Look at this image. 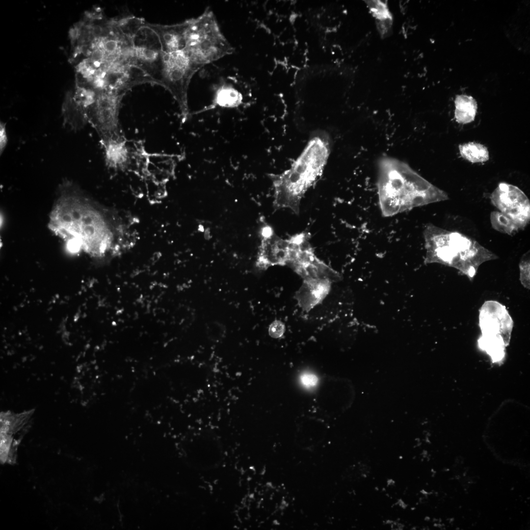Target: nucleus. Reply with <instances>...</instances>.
Segmentation results:
<instances>
[{"mask_svg":"<svg viewBox=\"0 0 530 530\" xmlns=\"http://www.w3.org/2000/svg\"><path fill=\"white\" fill-rule=\"evenodd\" d=\"M48 227L72 251L100 257L114 247L113 231L105 217L69 183L63 185L50 213Z\"/></svg>","mask_w":530,"mask_h":530,"instance_id":"1","label":"nucleus"},{"mask_svg":"<svg viewBox=\"0 0 530 530\" xmlns=\"http://www.w3.org/2000/svg\"><path fill=\"white\" fill-rule=\"evenodd\" d=\"M330 152L328 137L316 134L310 138L289 167L280 173L269 175L275 210L288 209L299 213L301 200L322 175Z\"/></svg>","mask_w":530,"mask_h":530,"instance_id":"2","label":"nucleus"},{"mask_svg":"<svg viewBox=\"0 0 530 530\" xmlns=\"http://www.w3.org/2000/svg\"><path fill=\"white\" fill-rule=\"evenodd\" d=\"M378 167V202L383 216L410 210L440 194L404 162L384 157L379 160Z\"/></svg>","mask_w":530,"mask_h":530,"instance_id":"3","label":"nucleus"},{"mask_svg":"<svg viewBox=\"0 0 530 530\" xmlns=\"http://www.w3.org/2000/svg\"><path fill=\"white\" fill-rule=\"evenodd\" d=\"M183 51L203 67L232 53L234 48L221 31L212 11L207 9L197 18L189 19Z\"/></svg>","mask_w":530,"mask_h":530,"instance_id":"4","label":"nucleus"},{"mask_svg":"<svg viewBox=\"0 0 530 530\" xmlns=\"http://www.w3.org/2000/svg\"><path fill=\"white\" fill-rule=\"evenodd\" d=\"M259 235L261 240L255 267L260 271L276 265L288 266L310 239L309 234L305 232L282 238L267 224L261 227Z\"/></svg>","mask_w":530,"mask_h":530,"instance_id":"5","label":"nucleus"},{"mask_svg":"<svg viewBox=\"0 0 530 530\" xmlns=\"http://www.w3.org/2000/svg\"><path fill=\"white\" fill-rule=\"evenodd\" d=\"M202 67L192 61L183 50L163 54L159 85L166 89L177 102L183 122L189 116L187 92L193 76Z\"/></svg>","mask_w":530,"mask_h":530,"instance_id":"6","label":"nucleus"},{"mask_svg":"<svg viewBox=\"0 0 530 530\" xmlns=\"http://www.w3.org/2000/svg\"><path fill=\"white\" fill-rule=\"evenodd\" d=\"M136 67L159 85L163 64V54L157 35L144 27L134 37Z\"/></svg>","mask_w":530,"mask_h":530,"instance_id":"7","label":"nucleus"},{"mask_svg":"<svg viewBox=\"0 0 530 530\" xmlns=\"http://www.w3.org/2000/svg\"><path fill=\"white\" fill-rule=\"evenodd\" d=\"M288 266L303 279H327L334 282L341 279L338 272L317 256L310 242L298 253Z\"/></svg>","mask_w":530,"mask_h":530,"instance_id":"8","label":"nucleus"},{"mask_svg":"<svg viewBox=\"0 0 530 530\" xmlns=\"http://www.w3.org/2000/svg\"><path fill=\"white\" fill-rule=\"evenodd\" d=\"M30 412L21 414L1 413L0 415V461L13 463L18 443L13 436L24 428L30 418Z\"/></svg>","mask_w":530,"mask_h":530,"instance_id":"9","label":"nucleus"},{"mask_svg":"<svg viewBox=\"0 0 530 530\" xmlns=\"http://www.w3.org/2000/svg\"><path fill=\"white\" fill-rule=\"evenodd\" d=\"M189 24V20L171 25L152 24L144 20L142 27L149 29L157 35L164 53H172L185 49Z\"/></svg>","mask_w":530,"mask_h":530,"instance_id":"10","label":"nucleus"},{"mask_svg":"<svg viewBox=\"0 0 530 530\" xmlns=\"http://www.w3.org/2000/svg\"><path fill=\"white\" fill-rule=\"evenodd\" d=\"M331 281L327 279H305L294 298L303 311L308 312L321 303L329 293Z\"/></svg>","mask_w":530,"mask_h":530,"instance_id":"11","label":"nucleus"},{"mask_svg":"<svg viewBox=\"0 0 530 530\" xmlns=\"http://www.w3.org/2000/svg\"><path fill=\"white\" fill-rule=\"evenodd\" d=\"M454 116L460 124H465L473 122L476 117L477 105L471 96L457 95L454 100Z\"/></svg>","mask_w":530,"mask_h":530,"instance_id":"12","label":"nucleus"},{"mask_svg":"<svg viewBox=\"0 0 530 530\" xmlns=\"http://www.w3.org/2000/svg\"><path fill=\"white\" fill-rule=\"evenodd\" d=\"M241 93L231 84H223L215 91L212 106L223 108H235L242 103Z\"/></svg>","mask_w":530,"mask_h":530,"instance_id":"13","label":"nucleus"},{"mask_svg":"<svg viewBox=\"0 0 530 530\" xmlns=\"http://www.w3.org/2000/svg\"><path fill=\"white\" fill-rule=\"evenodd\" d=\"M458 148L461 156L472 163L485 162L489 159L487 148L482 144L469 142L459 145Z\"/></svg>","mask_w":530,"mask_h":530,"instance_id":"14","label":"nucleus"},{"mask_svg":"<svg viewBox=\"0 0 530 530\" xmlns=\"http://www.w3.org/2000/svg\"><path fill=\"white\" fill-rule=\"evenodd\" d=\"M479 345L494 362L501 361L504 357V342L500 336L484 335L479 341Z\"/></svg>","mask_w":530,"mask_h":530,"instance_id":"15","label":"nucleus"},{"mask_svg":"<svg viewBox=\"0 0 530 530\" xmlns=\"http://www.w3.org/2000/svg\"><path fill=\"white\" fill-rule=\"evenodd\" d=\"M450 245L456 251H463L470 246L469 240L458 233H452L449 237Z\"/></svg>","mask_w":530,"mask_h":530,"instance_id":"16","label":"nucleus"},{"mask_svg":"<svg viewBox=\"0 0 530 530\" xmlns=\"http://www.w3.org/2000/svg\"><path fill=\"white\" fill-rule=\"evenodd\" d=\"M206 327L207 333L213 338H220L223 337L225 333V326L219 322H210Z\"/></svg>","mask_w":530,"mask_h":530,"instance_id":"17","label":"nucleus"},{"mask_svg":"<svg viewBox=\"0 0 530 530\" xmlns=\"http://www.w3.org/2000/svg\"><path fill=\"white\" fill-rule=\"evenodd\" d=\"M285 331V324L282 321L279 319H275L273 321L268 327L269 336L275 339L282 337Z\"/></svg>","mask_w":530,"mask_h":530,"instance_id":"18","label":"nucleus"},{"mask_svg":"<svg viewBox=\"0 0 530 530\" xmlns=\"http://www.w3.org/2000/svg\"><path fill=\"white\" fill-rule=\"evenodd\" d=\"M435 251L439 258L445 261L451 260L457 253V251L450 245L438 246Z\"/></svg>","mask_w":530,"mask_h":530,"instance_id":"19","label":"nucleus"},{"mask_svg":"<svg viewBox=\"0 0 530 530\" xmlns=\"http://www.w3.org/2000/svg\"><path fill=\"white\" fill-rule=\"evenodd\" d=\"M5 124L0 122V155L3 152L7 143V135L6 130Z\"/></svg>","mask_w":530,"mask_h":530,"instance_id":"20","label":"nucleus"},{"mask_svg":"<svg viewBox=\"0 0 530 530\" xmlns=\"http://www.w3.org/2000/svg\"><path fill=\"white\" fill-rule=\"evenodd\" d=\"M301 380L302 384L308 387L315 386L318 381L317 377L313 374L305 373L301 376Z\"/></svg>","mask_w":530,"mask_h":530,"instance_id":"21","label":"nucleus"},{"mask_svg":"<svg viewBox=\"0 0 530 530\" xmlns=\"http://www.w3.org/2000/svg\"><path fill=\"white\" fill-rule=\"evenodd\" d=\"M70 35L73 38L77 37L79 35V31L76 28H73L70 32Z\"/></svg>","mask_w":530,"mask_h":530,"instance_id":"22","label":"nucleus"}]
</instances>
